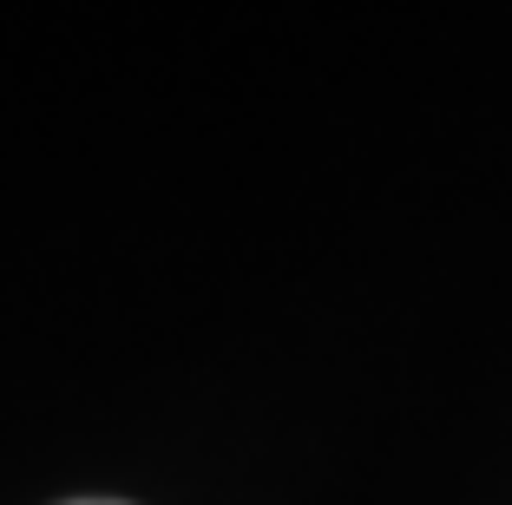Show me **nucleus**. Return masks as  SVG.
Listing matches in <instances>:
<instances>
[{
	"label": "nucleus",
	"instance_id": "obj_1",
	"mask_svg": "<svg viewBox=\"0 0 512 505\" xmlns=\"http://www.w3.org/2000/svg\"><path fill=\"white\" fill-rule=\"evenodd\" d=\"M73 505H112V499H73Z\"/></svg>",
	"mask_w": 512,
	"mask_h": 505
}]
</instances>
